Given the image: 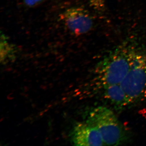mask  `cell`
I'll use <instances>...</instances> for the list:
<instances>
[{"label":"cell","instance_id":"obj_1","mask_svg":"<svg viewBox=\"0 0 146 146\" xmlns=\"http://www.w3.org/2000/svg\"><path fill=\"white\" fill-rule=\"evenodd\" d=\"M141 46L133 38L125 39L97 64L94 81L98 91L121 83L133 66Z\"/></svg>","mask_w":146,"mask_h":146},{"label":"cell","instance_id":"obj_2","mask_svg":"<svg viewBox=\"0 0 146 146\" xmlns=\"http://www.w3.org/2000/svg\"><path fill=\"white\" fill-rule=\"evenodd\" d=\"M99 132L105 145H118L122 143L124 133L113 111L99 106L89 113L86 121Z\"/></svg>","mask_w":146,"mask_h":146},{"label":"cell","instance_id":"obj_3","mask_svg":"<svg viewBox=\"0 0 146 146\" xmlns=\"http://www.w3.org/2000/svg\"><path fill=\"white\" fill-rule=\"evenodd\" d=\"M121 86L129 104L146 100V50L141 45L134 64Z\"/></svg>","mask_w":146,"mask_h":146},{"label":"cell","instance_id":"obj_4","mask_svg":"<svg viewBox=\"0 0 146 146\" xmlns=\"http://www.w3.org/2000/svg\"><path fill=\"white\" fill-rule=\"evenodd\" d=\"M59 17L65 27L74 36L86 34L94 27V19L91 13L82 7L74 6L67 8Z\"/></svg>","mask_w":146,"mask_h":146},{"label":"cell","instance_id":"obj_5","mask_svg":"<svg viewBox=\"0 0 146 146\" xmlns=\"http://www.w3.org/2000/svg\"><path fill=\"white\" fill-rule=\"evenodd\" d=\"M70 137L74 145H105L98 131L86 121L78 123L75 125Z\"/></svg>","mask_w":146,"mask_h":146},{"label":"cell","instance_id":"obj_6","mask_svg":"<svg viewBox=\"0 0 146 146\" xmlns=\"http://www.w3.org/2000/svg\"><path fill=\"white\" fill-rule=\"evenodd\" d=\"M101 93L104 99L115 106L124 107L129 105L121 84L108 86Z\"/></svg>","mask_w":146,"mask_h":146},{"label":"cell","instance_id":"obj_7","mask_svg":"<svg viewBox=\"0 0 146 146\" xmlns=\"http://www.w3.org/2000/svg\"><path fill=\"white\" fill-rule=\"evenodd\" d=\"M17 53L16 46L9 42L8 37L1 32L0 58L1 63L5 64L15 59Z\"/></svg>","mask_w":146,"mask_h":146},{"label":"cell","instance_id":"obj_8","mask_svg":"<svg viewBox=\"0 0 146 146\" xmlns=\"http://www.w3.org/2000/svg\"><path fill=\"white\" fill-rule=\"evenodd\" d=\"M90 6L100 16H104L106 12L105 0H88Z\"/></svg>","mask_w":146,"mask_h":146},{"label":"cell","instance_id":"obj_9","mask_svg":"<svg viewBox=\"0 0 146 146\" xmlns=\"http://www.w3.org/2000/svg\"><path fill=\"white\" fill-rule=\"evenodd\" d=\"M24 5L29 8H33L49 0H20Z\"/></svg>","mask_w":146,"mask_h":146}]
</instances>
